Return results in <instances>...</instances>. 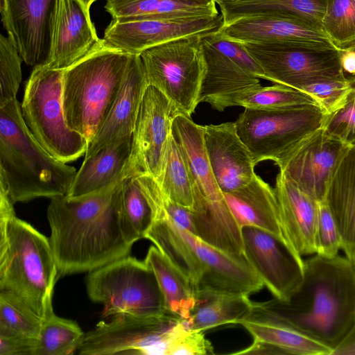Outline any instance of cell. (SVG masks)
I'll return each instance as SVG.
<instances>
[{
  "instance_id": "6da1fadb",
  "label": "cell",
  "mask_w": 355,
  "mask_h": 355,
  "mask_svg": "<svg viewBox=\"0 0 355 355\" xmlns=\"http://www.w3.org/2000/svg\"><path fill=\"white\" fill-rule=\"evenodd\" d=\"M304 264L302 284L289 300L253 302L248 318L286 324L333 352L355 324V261L315 254Z\"/></svg>"
},
{
  "instance_id": "7a4b0ae2",
  "label": "cell",
  "mask_w": 355,
  "mask_h": 355,
  "mask_svg": "<svg viewBox=\"0 0 355 355\" xmlns=\"http://www.w3.org/2000/svg\"><path fill=\"white\" fill-rule=\"evenodd\" d=\"M122 181L94 193L51 199L49 239L58 277L91 272L129 255L132 245L120 225Z\"/></svg>"
},
{
  "instance_id": "3957f363",
  "label": "cell",
  "mask_w": 355,
  "mask_h": 355,
  "mask_svg": "<svg viewBox=\"0 0 355 355\" xmlns=\"http://www.w3.org/2000/svg\"><path fill=\"white\" fill-rule=\"evenodd\" d=\"M76 173L34 138L17 98L0 107V190L13 204L67 196Z\"/></svg>"
},
{
  "instance_id": "277c9868",
  "label": "cell",
  "mask_w": 355,
  "mask_h": 355,
  "mask_svg": "<svg viewBox=\"0 0 355 355\" xmlns=\"http://www.w3.org/2000/svg\"><path fill=\"white\" fill-rule=\"evenodd\" d=\"M13 205L0 195V291L15 294L43 319L58 278L56 262L49 239L17 218Z\"/></svg>"
},
{
  "instance_id": "5b68a950",
  "label": "cell",
  "mask_w": 355,
  "mask_h": 355,
  "mask_svg": "<svg viewBox=\"0 0 355 355\" xmlns=\"http://www.w3.org/2000/svg\"><path fill=\"white\" fill-rule=\"evenodd\" d=\"M133 55L101 42L64 70L62 99L69 127L92 141L119 94Z\"/></svg>"
},
{
  "instance_id": "8992f818",
  "label": "cell",
  "mask_w": 355,
  "mask_h": 355,
  "mask_svg": "<svg viewBox=\"0 0 355 355\" xmlns=\"http://www.w3.org/2000/svg\"><path fill=\"white\" fill-rule=\"evenodd\" d=\"M63 74L64 70L44 64L34 67L25 86L21 110L37 141L54 158L67 163L85 155L88 141L67 123L62 99Z\"/></svg>"
},
{
  "instance_id": "52a82bcc",
  "label": "cell",
  "mask_w": 355,
  "mask_h": 355,
  "mask_svg": "<svg viewBox=\"0 0 355 355\" xmlns=\"http://www.w3.org/2000/svg\"><path fill=\"white\" fill-rule=\"evenodd\" d=\"M90 300L101 304L103 315L159 316L167 311L156 276L144 261L129 255L89 272Z\"/></svg>"
},
{
  "instance_id": "ba28073f",
  "label": "cell",
  "mask_w": 355,
  "mask_h": 355,
  "mask_svg": "<svg viewBox=\"0 0 355 355\" xmlns=\"http://www.w3.org/2000/svg\"><path fill=\"white\" fill-rule=\"evenodd\" d=\"M326 116L317 105L279 110L245 108L235 124L255 164L271 160L279 166L302 141L323 128Z\"/></svg>"
},
{
  "instance_id": "9c48e42d",
  "label": "cell",
  "mask_w": 355,
  "mask_h": 355,
  "mask_svg": "<svg viewBox=\"0 0 355 355\" xmlns=\"http://www.w3.org/2000/svg\"><path fill=\"white\" fill-rule=\"evenodd\" d=\"M202 36L173 40L139 55L148 85L159 89L181 114L189 116L199 104L205 70Z\"/></svg>"
},
{
  "instance_id": "30bf717a",
  "label": "cell",
  "mask_w": 355,
  "mask_h": 355,
  "mask_svg": "<svg viewBox=\"0 0 355 355\" xmlns=\"http://www.w3.org/2000/svg\"><path fill=\"white\" fill-rule=\"evenodd\" d=\"M185 322L166 312L159 316L120 315L100 321L85 334L78 349L83 355H167Z\"/></svg>"
},
{
  "instance_id": "8fae6325",
  "label": "cell",
  "mask_w": 355,
  "mask_h": 355,
  "mask_svg": "<svg viewBox=\"0 0 355 355\" xmlns=\"http://www.w3.org/2000/svg\"><path fill=\"white\" fill-rule=\"evenodd\" d=\"M261 67L265 80L300 90L317 82L345 80L337 48L241 43Z\"/></svg>"
},
{
  "instance_id": "7c38bea8",
  "label": "cell",
  "mask_w": 355,
  "mask_h": 355,
  "mask_svg": "<svg viewBox=\"0 0 355 355\" xmlns=\"http://www.w3.org/2000/svg\"><path fill=\"white\" fill-rule=\"evenodd\" d=\"M223 17L179 16L151 19H112L102 39L103 44L130 55L181 37L203 35L218 31Z\"/></svg>"
},
{
  "instance_id": "4fadbf2b",
  "label": "cell",
  "mask_w": 355,
  "mask_h": 355,
  "mask_svg": "<svg viewBox=\"0 0 355 355\" xmlns=\"http://www.w3.org/2000/svg\"><path fill=\"white\" fill-rule=\"evenodd\" d=\"M180 111L159 89L148 85L144 91L132 136L125 178L146 173L157 179L174 118Z\"/></svg>"
},
{
  "instance_id": "5bb4252c",
  "label": "cell",
  "mask_w": 355,
  "mask_h": 355,
  "mask_svg": "<svg viewBox=\"0 0 355 355\" xmlns=\"http://www.w3.org/2000/svg\"><path fill=\"white\" fill-rule=\"evenodd\" d=\"M244 255L275 298L288 300L300 288L304 275L302 257L272 234L244 226L241 228Z\"/></svg>"
},
{
  "instance_id": "9a60e30c",
  "label": "cell",
  "mask_w": 355,
  "mask_h": 355,
  "mask_svg": "<svg viewBox=\"0 0 355 355\" xmlns=\"http://www.w3.org/2000/svg\"><path fill=\"white\" fill-rule=\"evenodd\" d=\"M218 31L240 43L338 49L320 26L290 13L271 12L245 15L223 24Z\"/></svg>"
},
{
  "instance_id": "2e32d148",
  "label": "cell",
  "mask_w": 355,
  "mask_h": 355,
  "mask_svg": "<svg viewBox=\"0 0 355 355\" xmlns=\"http://www.w3.org/2000/svg\"><path fill=\"white\" fill-rule=\"evenodd\" d=\"M349 146L322 128L302 141L278 167L303 192L318 202L323 201Z\"/></svg>"
},
{
  "instance_id": "e0dca14e",
  "label": "cell",
  "mask_w": 355,
  "mask_h": 355,
  "mask_svg": "<svg viewBox=\"0 0 355 355\" xmlns=\"http://www.w3.org/2000/svg\"><path fill=\"white\" fill-rule=\"evenodd\" d=\"M102 41L79 0H55L49 21V49L44 65L65 70Z\"/></svg>"
},
{
  "instance_id": "ac0fdd59",
  "label": "cell",
  "mask_w": 355,
  "mask_h": 355,
  "mask_svg": "<svg viewBox=\"0 0 355 355\" xmlns=\"http://www.w3.org/2000/svg\"><path fill=\"white\" fill-rule=\"evenodd\" d=\"M55 0H1V15L7 35L23 61L44 64L49 49V21Z\"/></svg>"
},
{
  "instance_id": "d6986e66",
  "label": "cell",
  "mask_w": 355,
  "mask_h": 355,
  "mask_svg": "<svg viewBox=\"0 0 355 355\" xmlns=\"http://www.w3.org/2000/svg\"><path fill=\"white\" fill-rule=\"evenodd\" d=\"M209 163L223 193L242 188L253 179V157L240 138L235 122L203 126Z\"/></svg>"
},
{
  "instance_id": "ffe728a7",
  "label": "cell",
  "mask_w": 355,
  "mask_h": 355,
  "mask_svg": "<svg viewBox=\"0 0 355 355\" xmlns=\"http://www.w3.org/2000/svg\"><path fill=\"white\" fill-rule=\"evenodd\" d=\"M205 70L198 102L222 112L237 106L238 99L261 87L259 78L220 52L201 37Z\"/></svg>"
},
{
  "instance_id": "44dd1931",
  "label": "cell",
  "mask_w": 355,
  "mask_h": 355,
  "mask_svg": "<svg viewBox=\"0 0 355 355\" xmlns=\"http://www.w3.org/2000/svg\"><path fill=\"white\" fill-rule=\"evenodd\" d=\"M148 86L139 55H133L111 110L85 156L101 148L132 138L144 91Z\"/></svg>"
},
{
  "instance_id": "7402d4cb",
  "label": "cell",
  "mask_w": 355,
  "mask_h": 355,
  "mask_svg": "<svg viewBox=\"0 0 355 355\" xmlns=\"http://www.w3.org/2000/svg\"><path fill=\"white\" fill-rule=\"evenodd\" d=\"M191 239L204 268L196 290L244 295L260 291L264 286L245 257L230 254L205 243L191 233Z\"/></svg>"
},
{
  "instance_id": "603a6c76",
  "label": "cell",
  "mask_w": 355,
  "mask_h": 355,
  "mask_svg": "<svg viewBox=\"0 0 355 355\" xmlns=\"http://www.w3.org/2000/svg\"><path fill=\"white\" fill-rule=\"evenodd\" d=\"M172 134L184 156L193 188L192 207L226 203L212 171L204 140L203 126L191 116L178 114L173 119Z\"/></svg>"
},
{
  "instance_id": "cb8c5ba5",
  "label": "cell",
  "mask_w": 355,
  "mask_h": 355,
  "mask_svg": "<svg viewBox=\"0 0 355 355\" xmlns=\"http://www.w3.org/2000/svg\"><path fill=\"white\" fill-rule=\"evenodd\" d=\"M223 194L241 228L252 226L263 230L296 250L284 226L275 188L261 177L255 173L246 186Z\"/></svg>"
},
{
  "instance_id": "d4e9b609",
  "label": "cell",
  "mask_w": 355,
  "mask_h": 355,
  "mask_svg": "<svg viewBox=\"0 0 355 355\" xmlns=\"http://www.w3.org/2000/svg\"><path fill=\"white\" fill-rule=\"evenodd\" d=\"M275 190L284 226L295 250L302 257L315 254L318 201L303 192L280 171Z\"/></svg>"
},
{
  "instance_id": "484cf974",
  "label": "cell",
  "mask_w": 355,
  "mask_h": 355,
  "mask_svg": "<svg viewBox=\"0 0 355 355\" xmlns=\"http://www.w3.org/2000/svg\"><path fill=\"white\" fill-rule=\"evenodd\" d=\"M132 138L100 148L85 157L67 195L76 198L101 191L125 178Z\"/></svg>"
},
{
  "instance_id": "4316f807",
  "label": "cell",
  "mask_w": 355,
  "mask_h": 355,
  "mask_svg": "<svg viewBox=\"0 0 355 355\" xmlns=\"http://www.w3.org/2000/svg\"><path fill=\"white\" fill-rule=\"evenodd\" d=\"M336 221L345 256L355 261V146L340 159L325 196Z\"/></svg>"
},
{
  "instance_id": "83f0119b",
  "label": "cell",
  "mask_w": 355,
  "mask_h": 355,
  "mask_svg": "<svg viewBox=\"0 0 355 355\" xmlns=\"http://www.w3.org/2000/svg\"><path fill=\"white\" fill-rule=\"evenodd\" d=\"M154 245L191 282L195 290L204 268L191 239V232L164 214L155 216L146 234Z\"/></svg>"
},
{
  "instance_id": "f1b7e54d",
  "label": "cell",
  "mask_w": 355,
  "mask_h": 355,
  "mask_svg": "<svg viewBox=\"0 0 355 355\" xmlns=\"http://www.w3.org/2000/svg\"><path fill=\"white\" fill-rule=\"evenodd\" d=\"M196 303L189 318L184 321L191 329L204 331L225 324H240L253 310L248 296L198 290Z\"/></svg>"
},
{
  "instance_id": "f546056e",
  "label": "cell",
  "mask_w": 355,
  "mask_h": 355,
  "mask_svg": "<svg viewBox=\"0 0 355 355\" xmlns=\"http://www.w3.org/2000/svg\"><path fill=\"white\" fill-rule=\"evenodd\" d=\"M214 0H107L112 19H151L219 14Z\"/></svg>"
},
{
  "instance_id": "4dcf8cb0",
  "label": "cell",
  "mask_w": 355,
  "mask_h": 355,
  "mask_svg": "<svg viewBox=\"0 0 355 355\" xmlns=\"http://www.w3.org/2000/svg\"><path fill=\"white\" fill-rule=\"evenodd\" d=\"M144 261L154 272L166 311L186 321L196 303V291L190 279L155 245H151Z\"/></svg>"
},
{
  "instance_id": "1f68e13d",
  "label": "cell",
  "mask_w": 355,
  "mask_h": 355,
  "mask_svg": "<svg viewBox=\"0 0 355 355\" xmlns=\"http://www.w3.org/2000/svg\"><path fill=\"white\" fill-rule=\"evenodd\" d=\"M254 339L270 344L283 354L331 355L332 350L301 331L279 322L248 318L240 322Z\"/></svg>"
},
{
  "instance_id": "d6a6232c",
  "label": "cell",
  "mask_w": 355,
  "mask_h": 355,
  "mask_svg": "<svg viewBox=\"0 0 355 355\" xmlns=\"http://www.w3.org/2000/svg\"><path fill=\"white\" fill-rule=\"evenodd\" d=\"M326 6L327 0H240L219 8L223 24L245 15L275 12L300 16L322 28Z\"/></svg>"
},
{
  "instance_id": "836d02e7",
  "label": "cell",
  "mask_w": 355,
  "mask_h": 355,
  "mask_svg": "<svg viewBox=\"0 0 355 355\" xmlns=\"http://www.w3.org/2000/svg\"><path fill=\"white\" fill-rule=\"evenodd\" d=\"M153 220L152 208L137 177L134 175L124 178L121 190L120 225L125 241L132 245L145 238Z\"/></svg>"
},
{
  "instance_id": "e575fe53",
  "label": "cell",
  "mask_w": 355,
  "mask_h": 355,
  "mask_svg": "<svg viewBox=\"0 0 355 355\" xmlns=\"http://www.w3.org/2000/svg\"><path fill=\"white\" fill-rule=\"evenodd\" d=\"M155 180L168 198L184 207L192 208V179L184 156L172 133L166 144L160 173Z\"/></svg>"
},
{
  "instance_id": "d590c367",
  "label": "cell",
  "mask_w": 355,
  "mask_h": 355,
  "mask_svg": "<svg viewBox=\"0 0 355 355\" xmlns=\"http://www.w3.org/2000/svg\"><path fill=\"white\" fill-rule=\"evenodd\" d=\"M85 333L74 321L56 315L50 304L43 318L35 355H69L78 351Z\"/></svg>"
},
{
  "instance_id": "8d00e7d4",
  "label": "cell",
  "mask_w": 355,
  "mask_h": 355,
  "mask_svg": "<svg viewBox=\"0 0 355 355\" xmlns=\"http://www.w3.org/2000/svg\"><path fill=\"white\" fill-rule=\"evenodd\" d=\"M43 319L15 294L0 291V336L38 338Z\"/></svg>"
},
{
  "instance_id": "74e56055",
  "label": "cell",
  "mask_w": 355,
  "mask_h": 355,
  "mask_svg": "<svg viewBox=\"0 0 355 355\" xmlns=\"http://www.w3.org/2000/svg\"><path fill=\"white\" fill-rule=\"evenodd\" d=\"M311 105H319L307 93L280 84L261 86L237 101V106L261 110H279Z\"/></svg>"
},
{
  "instance_id": "f35d334b",
  "label": "cell",
  "mask_w": 355,
  "mask_h": 355,
  "mask_svg": "<svg viewBox=\"0 0 355 355\" xmlns=\"http://www.w3.org/2000/svg\"><path fill=\"white\" fill-rule=\"evenodd\" d=\"M322 28L339 49L355 42V0H327Z\"/></svg>"
},
{
  "instance_id": "ab89813d",
  "label": "cell",
  "mask_w": 355,
  "mask_h": 355,
  "mask_svg": "<svg viewBox=\"0 0 355 355\" xmlns=\"http://www.w3.org/2000/svg\"><path fill=\"white\" fill-rule=\"evenodd\" d=\"M22 58L11 39L0 37V107L16 96L22 78Z\"/></svg>"
},
{
  "instance_id": "60d3db41",
  "label": "cell",
  "mask_w": 355,
  "mask_h": 355,
  "mask_svg": "<svg viewBox=\"0 0 355 355\" xmlns=\"http://www.w3.org/2000/svg\"><path fill=\"white\" fill-rule=\"evenodd\" d=\"M355 84V76L345 80H326L309 84L301 91L311 95L329 115L340 108Z\"/></svg>"
},
{
  "instance_id": "b9f144b4",
  "label": "cell",
  "mask_w": 355,
  "mask_h": 355,
  "mask_svg": "<svg viewBox=\"0 0 355 355\" xmlns=\"http://www.w3.org/2000/svg\"><path fill=\"white\" fill-rule=\"evenodd\" d=\"M315 248L316 254L326 257H336L342 250L339 230L325 200L318 202Z\"/></svg>"
},
{
  "instance_id": "7bdbcfd3",
  "label": "cell",
  "mask_w": 355,
  "mask_h": 355,
  "mask_svg": "<svg viewBox=\"0 0 355 355\" xmlns=\"http://www.w3.org/2000/svg\"><path fill=\"white\" fill-rule=\"evenodd\" d=\"M203 38L246 71L259 78H265L261 67L241 43L223 36L218 31L204 35Z\"/></svg>"
},
{
  "instance_id": "ee69618b",
  "label": "cell",
  "mask_w": 355,
  "mask_h": 355,
  "mask_svg": "<svg viewBox=\"0 0 355 355\" xmlns=\"http://www.w3.org/2000/svg\"><path fill=\"white\" fill-rule=\"evenodd\" d=\"M323 129L329 135L346 143L349 135L355 130V84L343 106L327 115Z\"/></svg>"
},
{
  "instance_id": "f6af8a7d",
  "label": "cell",
  "mask_w": 355,
  "mask_h": 355,
  "mask_svg": "<svg viewBox=\"0 0 355 355\" xmlns=\"http://www.w3.org/2000/svg\"><path fill=\"white\" fill-rule=\"evenodd\" d=\"M214 354L211 342L203 331L191 329L186 323L169 345L167 355H209Z\"/></svg>"
},
{
  "instance_id": "bcb514c9",
  "label": "cell",
  "mask_w": 355,
  "mask_h": 355,
  "mask_svg": "<svg viewBox=\"0 0 355 355\" xmlns=\"http://www.w3.org/2000/svg\"><path fill=\"white\" fill-rule=\"evenodd\" d=\"M37 339L24 336H0V355H35Z\"/></svg>"
},
{
  "instance_id": "7dc6e473",
  "label": "cell",
  "mask_w": 355,
  "mask_h": 355,
  "mask_svg": "<svg viewBox=\"0 0 355 355\" xmlns=\"http://www.w3.org/2000/svg\"><path fill=\"white\" fill-rule=\"evenodd\" d=\"M331 355H355V324Z\"/></svg>"
},
{
  "instance_id": "c3c4849f",
  "label": "cell",
  "mask_w": 355,
  "mask_h": 355,
  "mask_svg": "<svg viewBox=\"0 0 355 355\" xmlns=\"http://www.w3.org/2000/svg\"><path fill=\"white\" fill-rule=\"evenodd\" d=\"M340 63L346 76H355V51L348 49H342L340 52Z\"/></svg>"
},
{
  "instance_id": "681fc988",
  "label": "cell",
  "mask_w": 355,
  "mask_h": 355,
  "mask_svg": "<svg viewBox=\"0 0 355 355\" xmlns=\"http://www.w3.org/2000/svg\"><path fill=\"white\" fill-rule=\"evenodd\" d=\"M346 144L349 146H355V130L347 137Z\"/></svg>"
},
{
  "instance_id": "f907efd6",
  "label": "cell",
  "mask_w": 355,
  "mask_h": 355,
  "mask_svg": "<svg viewBox=\"0 0 355 355\" xmlns=\"http://www.w3.org/2000/svg\"><path fill=\"white\" fill-rule=\"evenodd\" d=\"M83 6L89 11L92 4L96 0H79Z\"/></svg>"
},
{
  "instance_id": "816d5d0a",
  "label": "cell",
  "mask_w": 355,
  "mask_h": 355,
  "mask_svg": "<svg viewBox=\"0 0 355 355\" xmlns=\"http://www.w3.org/2000/svg\"><path fill=\"white\" fill-rule=\"evenodd\" d=\"M214 2L218 5V6H223L226 3H233L236 1H239L240 0H214Z\"/></svg>"
},
{
  "instance_id": "f5cc1de1",
  "label": "cell",
  "mask_w": 355,
  "mask_h": 355,
  "mask_svg": "<svg viewBox=\"0 0 355 355\" xmlns=\"http://www.w3.org/2000/svg\"><path fill=\"white\" fill-rule=\"evenodd\" d=\"M345 49H350V50L355 51V42L353 44H352L350 46H349L348 47H347Z\"/></svg>"
}]
</instances>
